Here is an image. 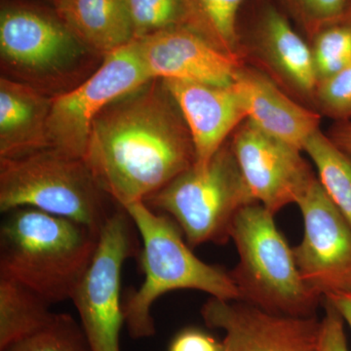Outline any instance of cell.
Listing matches in <instances>:
<instances>
[{
	"instance_id": "obj_30",
	"label": "cell",
	"mask_w": 351,
	"mask_h": 351,
	"mask_svg": "<svg viewBox=\"0 0 351 351\" xmlns=\"http://www.w3.org/2000/svg\"><path fill=\"white\" fill-rule=\"evenodd\" d=\"M325 298L326 301L339 311L343 320L346 321L351 328V293L331 295Z\"/></svg>"
},
{
	"instance_id": "obj_14",
	"label": "cell",
	"mask_w": 351,
	"mask_h": 351,
	"mask_svg": "<svg viewBox=\"0 0 351 351\" xmlns=\"http://www.w3.org/2000/svg\"><path fill=\"white\" fill-rule=\"evenodd\" d=\"M161 82L188 125L195 145V165L205 167L247 119L239 94L232 84L216 86L174 80Z\"/></svg>"
},
{
	"instance_id": "obj_4",
	"label": "cell",
	"mask_w": 351,
	"mask_h": 351,
	"mask_svg": "<svg viewBox=\"0 0 351 351\" xmlns=\"http://www.w3.org/2000/svg\"><path fill=\"white\" fill-rule=\"evenodd\" d=\"M103 60L59 17L27 7L1 11L0 64L4 77L54 98L87 80Z\"/></svg>"
},
{
	"instance_id": "obj_5",
	"label": "cell",
	"mask_w": 351,
	"mask_h": 351,
	"mask_svg": "<svg viewBox=\"0 0 351 351\" xmlns=\"http://www.w3.org/2000/svg\"><path fill=\"white\" fill-rule=\"evenodd\" d=\"M274 216L254 203L233 219L230 239L239 262L230 274L240 302L279 315L313 317L321 295L302 279L294 251L276 228Z\"/></svg>"
},
{
	"instance_id": "obj_8",
	"label": "cell",
	"mask_w": 351,
	"mask_h": 351,
	"mask_svg": "<svg viewBox=\"0 0 351 351\" xmlns=\"http://www.w3.org/2000/svg\"><path fill=\"white\" fill-rule=\"evenodd\" d=\"M152 80L135 39L107 55L87 80L53 98L48 119L49 149L83 158L99 114L117 99Z\"/></svg>"
},
{
	"instance_id": "obj_2",
	"label": "cell",
	"mask_w": 351,
	"mask_h": 351,
	"mask_svg": "<svg viewBox=\"0 0 351 351\" xmlns=\"http://www.w3.org/2000/svg\"><path fill=\"white\" fill-rule=\"evenodd\" d=\"M6 214L0 228V277L23 284L50 304L71 301L100 234L34 208Z\"/></svg>"
},
{
	"instance_id": "obj_10",
	"label": "cell",
	"mask_w": 351,
	"mask_h": 351,
	"mask_svg": "<svg viewBox=\"0 0 351 351\" xmlns=\"http://www.w3.org/2000/svg\"><path fill=\"white\" fill-rule=\"evenodd\" d=\"M297 204L304 235L293 251L304 282L321 297L351 293V223L317 178Z\"/></svg>"
},
{
	"instance_id": "obj_29",
	"label": "cell",
	"mask_w": 351,
	"mask_h": 351,
	"mask_svg": "<svg viewBox=\"0 0 351 351\" xmlns=\"http://www.w3.org/2000/svg\"><path fill=\"white\" fill-rule=\"evenodd\" d=\"M328 137L339 149L351 157V120L337 122L330 129Z\"/></svg>"
},
{
	"instance_id": "obj_9",
	"label": "cell",
	"mask_w": 351,
	"mask_h": 351,
	"mask_svg": "<svg viewBox=\"0 0 351 351\" xmlns=\"http://www.w3.org/2000/svg\"><path fill=\"white\" fill-rule=\"evenodd\" d=\"M133 226L126 210L117 208L101 228L93 260L71 299L92 351H120L125 325L122 269L137 252Z\"/></svg>"
},
{
	"instance_id": "obj_20",
	"label": "cell",
	"mask_w": 351,
	"mask_h": 351,
	"mask_svg": "<svg viewBox=\"0 0 351 351\" xmlns=\"http://www.w3.org/2000/svg\"><path fill=\"white\" fill-rule=\"evenodd\" d=\"M243 0H182L184 27L217 49L243 60L237 32V14Z\"/></svg>"
},
{
	"instance_id": "obj_7",
	"label": "cell",
	"mask_w": 351,
	"mask_h": 351,
	"mask_svg": "<svg viewBox=\"0 0 351 351\" xmlns=\"http://www.w3.org/2000/svg\"><path fill=\"white\" fill-rule=\"evenodd\" d=\"M151 209L169 215L191 247L223 244L240 210L254 204L230 142H226L207 166L189 169L144 201Z\"/></svg>"
},
{
	"instance_id": "obj_31",
	"label": "cell",
	"mask_w": 351,
	"mask_h": 351,
	"mask_svg": "<svg viewBox=\"0 0 351 351\" xmlns=\"http://www.w3.org/2000/svg\"><path fill=\"white\" fill-rule=\"evenodd\" d=\"M341 23L350 25L351 27V0L350 6H348V12H346L345 18H343V22ZM339 24H341V23H339Z\"/></svg>"
},
{
	"instance_id": "obj_26",
	"label": "cell",
	"mask_w": 351,
	"mask_h": 351,
	"mask_svg": "<svg viewBox=\"0 0 351 351\" xmlns=\"http://www.w3.org/2000/svg\"><path fill=\"white\" fill-rule=\"evenodd\" d=\"M307 29L316 36L322 29L343 22L350 0H294Z\"/></svg>"
},
{
	"instance_id": "obj_21",
	"label": "cell",
	"mask_w": 351,
	"mask_h": 351,
	"mask_svg": "<svg viewBox=\"0 0 351 351\" xmlns=\"http://www.w3.org/2000/svg\"><path fill=\"white\" fill-rule=\"evenodd\" d=\"M304 152L315 164L328 195L351 223V157L320 129L307 138Z\"/></svg>"
},
{
	"instance_id": "obj_25",
	"label": "cell",
	"mask_w": 351,
	"mask_h": 351,
	"mask_svg": "<svg viewBox=\"0 0 351 351\" xmlns=\"http://www.w3.org/2000/svg\"><path fill=\"white\" fill-rule=\"evenodd\" d=\"M314 101L323 114L337 122L350 120L351 62L338 73L318 82Z\"/></svg>"
},
{
	"instance_id": "obj_11",
	"label": "cell",
	"mask_w": 351,
	"mask_h": 351,
	"mask_svg": "<svg viewBox=\"0 0 351 351\" xmlns=\"http://www.w3.org/2000/svg\"><path fill=\"white\" fill-rule=\"evenodd\" d=\"M230 142L254 199L274 215L297 204L316 179L302 151L267 135L248 119L233 132Z\"/></svg>"
},
{
	"instance_id": "obj_6",
	"label": "cell",
	"mask_w": 351,
	"mask_h": 351,
	"mask_svg": "<svg viewBox=\"0 0 351 351\" xmlns=\"http://www.w3.org/2000/svg\"><path fill=\"white\" fill-rule=\"evenodd\" d=\"M117 205L83 158L53 149L0 159V211L34 208L71 219L100 234ZM119 206V205H117Z\"/></svg>"
},
{
	"instance_id": "obj_24",
	"label": "cell",
	"mask_w": 351,
	"mask_h": 351,
	"mask_svg": "<svg viewBox=\"0 0 351 351\" xmlns=\"http://www.w3.org/2000/svg\"><path fill=\"white\" fill-rule=\"evenodd\" d=\"M135 39L184 25L182 0H128Z\"/></svg>"
},
{
	"instance_id": "obj_15",
	"label": "cell",
	"mask_w": 351,
	"mask_h": 351,
	"mask_svg": "<svg viewBox=\"0 0 351 351\" xmlns=\"http://www.w3.org/2000/svg\"><path fill=\"white\" fill-rule=\"evenodd\" d=\"M232 86L247 119L267 135L304 152L307 138L319 130L320 113L291 99L269 75L242 64Z\"/></svg>"
},
{
	"instance_id": "obj_22",
	"label": "cell",
	"mask_w": 351,
	"mask_h": 351,
	"mask_svg": "<svg viewBox=\"0 0 351 351\" xmlns=\"http://www.w3.org/2000/svg\"><path fill=\"white\" fill-rule=\"evenodd\" d=\"M2 351H92L83 332L73 316L55 313L43 329L21 339Z\"/></svg>"
},
{
	"instance_id": "obj_13",
	"label": "cell",
	"mask_w": 351,
	"mask_h": 351,
	"mask_svg": "<svg viewBox=\"0 0 351 351\" xmlns=\"http://www.w3.org/2000/svg\"><path fill=\"white\" fill-rule=\"evenodd\" d=\"M138 53L152 80H174L230 86L243 60L214 47L184 25L136 38Z\"/></svg>"
},
{
	"instance_id": "obj_18",
	"label": "cell",
	"mask_w": 351,
	"mask_h": 351,
	"mask_svg": "<svg viewBox=\"0 0 351 351\" xmlns=\"http://www.w3.org/2000/svg\"><path fill=\"white\" fill-rule=\"evenodd\" d=\"M56 9L69 31L99 56L135 39L128 0H57Z\"/></svg>"
},
{
	"instance_id": "obj_23",
	"label": "cell",
	"mask_w": 351,
	"mask_h": 351,
	"mask_svg": "<svg viewBox=\"0 0 351 351\" xmlns=\"http://www.w3.org/2000/svg\"><path fill=\"white\" fill-rule=\"evenodd\" d=\"M311 52L318 82L346 68L351 62L350 25L341 23L318 32Z\"/></svg>"
},
{
	"instance_id": "obj_3",
	"label": "cell",
	"mask_w": 351,
	"mask_h": 351,
	"mask_svg": "<svg viewBox=\"0 0 351 351\" xmlns=\"http://www.w3.org/2000/svg\"><path fill=\"white\" fill-rule=\"evenodd\" d=\"M143 241L141 287L123 300L125 326L132 339L156 334L152 307L171 291H202L223 301H241L230 272L199 260L182 239L180 226L168 215L151 209L144 201L124 208Z\"/></svg>"
},
{
	"instance_id": "obj_16",
	"label": "cell",
	"mask_w": 351,
	"mask_h": 351,
	"mask_svg": "<svg viewBox=\"0 0 351 351\" xmlns=\"http://www.w3.org/2000/svg\"><path fill=\"white\" fill-rule=\"evenodd\" d=\"M254 57L277 84L314 101L318 78L311 48L293 29L282 14L270 8L258 25Z\"/></svg>"
},
{
	"instance_id": "obj_19",
	"label": "cell",
	"mask_w": 351,
	"mask_h": 351,
	"mask_svg": "<svg viewBox=\"0 0 351 351\" xmlns=\"http://www.w3.org/2000/svg\"><path fill=\"white\" fill-rule=\"evenodd\" d=\"M49 306L31 289L0 277V351L45 327L55 316Z\"/></svg>"
},
{
	"instance_id": "obj_28",
	"label": "cell",
	"mask_w": 351,
	"mask_h": 351,
	"mask_svg": "<svg viewBox=\"0 0 351 351\" xmlns=\"http://www.w3.org/2000/svg\"><path fill=\"white\" fill-rule=\"evenodd\" d=\"M223 343L201 330L189 328L177 335L168 351H221Z\"/></svg>"
},
{
	"instance_id": "obj_17",
	"label": "cell",
	"mask_w": 351,
	"mask_h": 351,
	"mask_svg": "<svg viewBox=\"0 0 351 351\" xmlns=\"http://www.w3.org/2000/svg\"><path fill=\"white\" fill-rule=\"evenodd\" d=\"M53 97L0 77V159L49 149L48 119Z\"/></svg>"
},
{
	"instance_id": "obj_12",
	"label": "cell",
	"mask_w": 351,
	"mask_h": 351,
	"mask_svg": "<svg viewBox=\"0 0 351 351\" xmlns=\"http://www.w3.org/2000/svg\"><path fill=\"white\" fill-rule=\"evenodd\" d=\"M210 328L226 332L221 351H316L320 321L267 313L247 302L212 298L202 307Z\"/></svg>"
},
{
	"instance_id": "obj_1",
	"label": "cell",
	"mask_w": 351,
	"mask_h": 351,
	"mask_svg": "<svg viewBox=\"0 0 351 351\" xmlns=\"http://www.w3.org/2000/svg\"><path fill=\"white\" fill-rule=\"evenodd\" d=\"M83 159L101 189L125 208L189 169L195 151L174 99L161 80H152L99 114Z\"/></svg>"
},
{
	"instance_id": "obj_27",
	"label": "cell",
	"mask_w": 351,
	"mask_h": 351,
	"mask_svg": "<svg viewBox=\"0 0 351 351\" xmlns=\"http://www.w3.org/2000/svg\"><path fill=\"white\" fill-rule=\"evenodd\" d=\"M343 316L326 301V314L320 321L319 339L316 351H348Z\"/></svg>"
}]
</instances>
